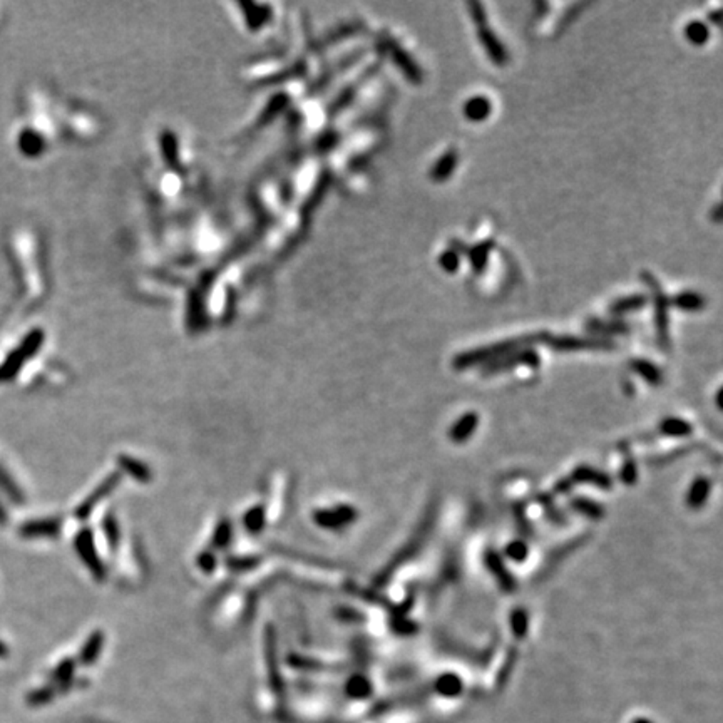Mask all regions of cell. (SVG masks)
I'll return each instance as SVG.
<instances>
[{
    "label": "cell",
    "instance_id": "1",
    "mask_svg": "<svg viewBox=\"0 0 723 723\" xmlns=\"http://www.w3.org/2000/svg\"><path fill=\"white\" fill-rule=\"evenodd\" d=\"M76 550H77V552H79L80 558H83V561L86 563V566L89 568V570L94 572V575H97V578H101V575H103V564H101L99 558H97L94 543H92L91 531L84 529L77 534Z\"/></svg>",
    "mask_w": 723,
    "mask_h": 723
},
{
    "label": "cell",
    "instance_id": "2",
    "mask_svg": "<svg viewBox=\"0 0 723 723\" xmlns=\"http://www.w3.org/2000/svg\"><path fill=\"white\" fill-rule=\"evenodd\" d=\"M60 522L58 519H42V521L26 522L19 529L24 538H54L59 533Z\"/></svg>",
    "mask_w": 723,
    "mask_h": 723
},
{
    "label": "cell",
    "instance_id": "3",
    "mask_svg": "<svg viewBox=\"0 0 723 723\" xmlns=\"http://www.w3.org/2000/svg\"><path fill=\"white\" fill-rule=\"evenodd\" d=\"M355 511L352 507H340L337 511H323L315 516V521L325 527H339L350 522L355 518Z\"/></svg>",
    "mask_w": 723,
    "mask_h": 723
},
{
    "label": "cell",
    "instance_id": "4",
    "mask_svg": "<svg viewBox=\"0 0 723 723\" xmlns=\"http://www.w3.org/2000/svg\"><path fill=\"white\" fill-rule=\"evenodd\" d=\"M477 425V416L476 414H466L457 424H454V427L450 429V439L456 442L466 441L467 437L473 436L474 429Z\"/></svg>",
    "mask_w": 723,
    "mask_h": 723
},
{
    "label": "cell",
    "instance_id": "5",
    "mask_svg": "<svg viewBox=\"0 0 723 723\" xmlns=\"http://www.w3.org/2000/svg\"><path fill=\"white\" fill-rule=\"evenodd\" d=\"M114 481H116V479H109V481H105L104 484L101 486L99 489H97V493L92 494L91 497H89L87 501L84 502V504L80 506L79 509H77V516H79V518H86V516L91 513V509H92V507H94V504H97V502L101 501V497H103L105 493H109V491H111L112 487H114V484H116Z\"/></svg>",
    "mask_w": 723,
    "mask_h": 723
},
{
    "label": "cell",
    "instance_id": "6",
    "mask_svg": "<svg viewBox=\"0 0 723 723\" xmlns=\"http://www.w3.org/2000/svg\"><path fill=\"white\" fill-rule=\"evenodd\" d=\"M708 489H710V484L706 479L701 477V479H698V481H695L692 489H690L688 504L692 507H700L705 502L706 494H708Z\"/></svg>",
    "mask_w": 723,
    "mask_h": 723
},
{
    "label": "cell",
    "instance_id": "7",
    "mask_svg": "<svg viewBox=\"0 0 723 723\" xmlns=\"http://www.w3.org/2000/svg\"><path fill=\"white\" fill-rule=\"evenodd\" d=\"M491 104L487 103L484 97H476L466 104V114L470 119H484L489 114Z\"/></svg>",
    "mask_w": 723,
    "mask_h": 723
},
{
    "label": "cell",
    "instance_id": "8",
    "mask_svg": "<svg viewBox=\"0 0 723 723\" xmlns=\"http://www.w3.org/2000/svg\"><path fill=\"white\" fill-rule=\"evenodd\" d=\"M0 487H2V489L6 491V494L9 495V497L14 502H22L24 501L22 493H20L19 487L15 486V482L12 481L9 474H7L6 470H3V467H0Z\"/></svg>",
    "mask_w": 723,
    "mask_h": 723
},
{
    "label": "cell",
    "instance_id": "9",
    "mask_svg": "<svg viewBox=\"0 0 723 723\" xmlns=\"http://www.w3.org/2000/svg\"><path fill=\"white\" fill-rule=\"evenodd\" d=\"M661 432L666 434V436H686V434L692 432V427L683 420L668 419L661 425Z\"/></svg>",
    "mask_w": 723,
    "mask_h": 723
},
{
    "label": "cell",
    "instance_id": "10",
    "mask_svg": "<svg viewBox=\"0 0 723 723\" xmlns=\"http://www.w3.org/2000/svg\"><path fill=\"white\" fill-rule=\"evenodd\" d=\"M119 462L124 466V469L128 470V473L131 474V476L141 479V481H146V479L149 477L148 469H146L144 466H141L139 462L131 461V459H128V457H121Z\"/></svg>",
    "mask_w": 723,
    "mask_h": 723
},
{
    "label": "cell",
    "instance_id": "11",
    "mask_svg": "<svg viewBox=\"0 0 723 723\" xmlns=\"http://www.w3.org/2000/svg\"><path fill=\"white\" fill-rule=\"evenodd\" d=\"M572 506H575L578 511H581V513H584L586 516H591V518L601 516V507L596 506L595 502L586 501V499H576V501L572 502Z\"/></svg>",
    "mask_w": 723,
    "mask_h": 723
},
{
    "label": "cell",
    "instance_id": "12",
    "mask_svg": "<svg viewBox=\"0 0 723 723\" xmlns=\"http://www.w3.org/2000/svg\"><path fill=\"white\" fill-rule=\"evenodd\" d=\"M513 628H514L516 635H519V636L526 635V629H527V615H526V611H521V609L514 611V615H513Z\"/></svg>",
    "mask_w": 723,
    "mask_h": 723
},
{
    "label": "cell",
    "instance_id": "13",
    "mask_svg": "<svg viewBox=\"0 0 723 723\" xmlns=\"http://www.w3.org/2000/svg\"><path fill=\"white\" fill-rule=\"evenodd\" d=\"M507 556L514 561H522L527 556V546L521 541H514L513 544L507 546Z\"/></svg>",
    "mask_w": 723,
    "mask_h": 723
},
{
    "label": "cell",
    "instance_id": "14",
    "mask_svg": "<svg viewBox=\"0 0 723 723\" xmlns=\"http://www.w3.org/2000/svg\"><path fill=\"white\" fill-rule=\"evenodd\" d=\"M686 34H688V37L692 42L701 44L706 39V35H708V31H706L705 26H701V24H690Z\"/></svg>",
    "mask_w": 723,
    "mask_h": 723
},
{
    "label": "cell",
    "instance_id": "15",
    "mask_svg": "<svg viewBox=\"0 0 723 723\" xmlns=\"http://www.w3.org/2000/svg\"><path fill=\"white\" fill-rule=\"evenodd\" d=\"M101 648V635H92L91 640L87 641V645L84 647V652H83V660L84 661H89L94 658V655L97 653V649Z\"/></svg>",
    "mask_w": 723,
    "mask_h": 723
},
{
    "label": "cell",
    "instance_id": "16",
    "mask_svg": "<svg viewBox=\"0 0 723 723\" xmlns=\"http://www.w3.org/2000/svg\"><path fill=\"white\" fill-rule=\"evenodd\" d=\"M636 367H638V371H640V373H643V375L647 377L649 382H653V384L660 382V372H658V368L653 367V365H649V364H647V362H643V364L636 365Z\"/></svg>",
    "mask_w": 723,
    "mask_h": 723
},
{
    "label": "cell",
    "instance_id": "17",
    "mask_svg": "<svg viewBox=\"0 0 723 723\" xmlns=\"http://www.w3.org/2000/svg\"><path fill=\"white\" fill-rule=\"evenodd\" d=\"M439 688H441L442 693H448V695L456 693L459 690V680L456 677L441 678V685H439Z\"/></svg>",
    "mask_w": 723,
    "mask_h": 723
},
{
    "label": "cell",
    "instance_id": "18",
    "mask_svg": "<svg viewBox=\"0 0 723 723\" xmlns=\"http://www.w3.org/2000/svg\"><path fill=\"white\" fill-rule=\"evenodd\" d=\"M263 524V513L260 511V507H257L255 511H251L250 514L246 516V526L250 527L251 531H257L260 529V526Z\"/></svg>",
    "mask_w": 723,
    "mask_h": 723
},
{
    "label": "cell",
    "instance_id": "19",
    "mask_svg": "<svg viewBox=\"0 0 723 723\" xmlns=\"http://www.w3.org/2000/svg\"><path fill=\"white\" fill-rule=\"evenodd\" d=\"M49 698H51V692H49L47 688H44V690H37V692L31 693L29 701L32 705H39V704H44V701H47Z\"/></svg>",
    "mask_w": 723,
    "mask_h": 723
},
{
    "label": "cell",
    "instance_id": "20",
    "mask_svg": "<svg viewBox=\"0 0 723 723\" xmlns=\"http://www.w3.org/2000/svg\"><path fill=\"white\" fill-rule=\"evenodd\" d=\"M6 522H7V513H6V509H3L2 502H0V526H3Z\"/></svg>",
    "mask_w": 723,
    "mask_h": 723
},
{
    "label": "cell",
    "instance_id": "21",
    "mask_svg": "<svg viewBox=\"0 0 723 723\" xmlns=\"http://www.w3.org/2000/svg\"><path fill=\"white\" fill-rule=\"evenodd\" d=\"M7 655H9V649H7L6 645H3L2 641H0V658H6Z\"/></svg>",
    "mask_w": 723,
    "mask_h": 723
},
{
    "label": "cell",
    "instance_id": "22",
    "mask_svg": "<svg viewBox=\"0 0 723 723\" xmlns=\"http://www.w3.org/2000/svg\"><path fill=\"white\" fill-rule=\"evenodd\" d=\"M636 723H649V722H647V720H640V722H636Z\"/></svg>",
    "mask_w": 723,
    "mask_h": 723
}]
</instances>
